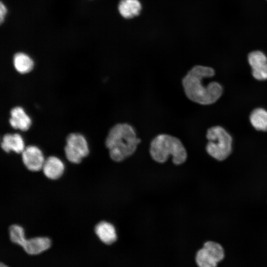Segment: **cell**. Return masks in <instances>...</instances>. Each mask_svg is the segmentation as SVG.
Listing matches in <instances>:
<instances>
[{
    "mask_svg": "<svg viewBox=\"0 0 267 267\" xmlns=\"http://www.w3.org/2000/svg\"><path fill=\"white\" fill-rule=\"evenodd\" d=\"M215 74L211 67L195 65L182 79V86L186 97L191 101L201 105H210L216 102L222 93V86L217 82L204 84L205 79Z\"/></svg>",
    "mask_w": 267,
    "mask_h": 267,
    "instance_id": "cell-1",
    "label": "cell"
},
{
    "mask_svg": "<svg viewBox=\"0 0 267 267\" xmlns=\"http://www.w3.org/2000/svg\"><path fill=\"white\" fill-rule=\"evenodd\" d=\"M140 141L134 127L124 123L117 124L111 128L105 143L111 159L119 162L133 155Z\"/></svg>",
    "mask_w": 267,
    "mask_h": 267,
    "instance_id": "cell-2",
    "label": "cell"
},
{
    "mask_svg": "<svg viewBox=\"0 0 267 267\" xmlns=\"http://www.w3.org/2000/svg\"><path fill=\"white\" fill-rule=\"evenodd\" d=\"M149 152L152 158L157 162L163 163L171 156L176 165H180L186 160L185 148L180 139L168 134H159L151 141Z\"/></svg>",
    "mask_w": 267,
    "mask_h": 267,
    "instance_id": "cell-3",
    "label": "cell"
},
{
    "mask_svg": "<svg viewBox=\"0 0 267 267\" xmlns=\"http://www.w3.org/2000/svg\"><path fill=\"white\" fill-rule=\"evenodd\" d=\"M206 146L207 153L219 161L227 159L232 151V137L222 127L216 126L208 129Z\"/></svg>",
    "mask_w": 267,
    "mask_h": 267,
    "instance_id": "cell-4",
    "label": "cell"
},
{
    "mask_svg": "<svg viewBox=\"0 0 267 267\" xmlns=\"http://www.w3.org/2000/svg\"><path fill=\"white\" fill-rule=\"evenodd\" d=\"M224 257L222 246L216 242L209 241L196 253L195 261L199 267H217Z\"/></svg>",
    "mask_w": 267,
    "mask_h": 267,
    "instance_id": "cell-5",
    "label": "cell"
},
{
    "mask_svg": "<svg viewBox=\"0 0 267 267\" xmlns=\"http://www.w3.org/2000/svg\"><path fill=\"white\" fill-rule=\"evenodd\" d=\"M66 158L70 162L78 164L89 153L88 142L85 137L78 133H71L66 138L64 147Z\"/></svg>",
    "mask_w": 267,
    "mask_h": 267,
    "instance_id": "cell-6",
    "label": "cell"
},
{
    "mask_svg": "<svg viewBox=\"0 0 267 267\" xmlns=\"http://www.w3.org/2000/svg\"><path fill=\"white\" fill-rule=\"evenodd\" d=\"M14 244L22 247L28 254L36 255L48 249L51 245V241L47 237H36L27 239L23 233L16 238Z\"/></svg>",
    "mask_w": 267,
    "mask_h": 267,
    "instance_id": "cell-7",
    "label": "cell"
},
{
    "mask_svg": "<svg viewBox=\"0 0 267 267\" xmlns=\"http://www.w3.org/2000/svg\"><path fill=\"white\" fill-rule=\"evenodd\" d=\"M248 63L253 77L259 81L267 80V57L261 51L251 52L248 55Z\"/></svg>",
    "mask_w": 267,
    "mask_h": 267,
    "instance_id": "cell-8",
    "label": "cell"
},
{
    "mask_svg": "<svg viewBox=\"0 0 267 267\" xmlns=\"http://www.w3.org/2000/svg\"><path fill=\"white\" fill-rule=\"evenodd\" d=\"M21 153L23 164L29 170L37 172L42 169L45 159L42 151L37 146H28Z\"/></svg>",
    "mask_w": 267,
    "mask_h": 267,
    "instance_id": "cell-9",
    "label": "cell"
},
{
    "mask_svg": "<svg viewBox=\"0 0 267 267\" xmlns=\"http://www.w3.org/2000/svg\"><path fill=\"white\" fill-rule=\"evenodd\" d=\"M42 170L46 177L51 179H56L62 175L64 165L59 158L49 156L45 159Z\"/></svg>",
    "mask_w": 267,
    "mask_h": 267,
    "instance_id": "cell-10",
    "label": "cell"
},
{
    "mask_svg": "<svg viewBox=\"0 0 267 267\" xmlns=\"http://www.w3.org/2000/svg\"><path fill=\"white\" fill-rule=\"evenodd\" d=\"M10 114L9 122L13 128L25 131L30 127L31 120L22 107L17 106L13 108Z\"/></svg>",
    "mask_w": 267,
    "mask_h": 267,
    "instance_id": "cell-11",
    "label": "cell"
},
{
    "mask_svg": "<svg viewBox=\"0 0 267 267\" xmlns=\"http://www.w3.org/2000/svg\"><path fill=\"white\" fill-rule=\"evenodd\" d=\"M94 231L100 240L105 244L111 245L117 240L115 228L109 222L101 221L98 222L95 226Z\"/></svg>",
    "mask_w": 267,
    "mask_h": 267,
    "instance_id": "cell-12",
    "label": "cell"
},
{
    "mask_svg": "<svg viewBox=\"0 0 267 267\" xmlns=\"http://www.w3.org/2000/svg\"><path fill=\"white\" fill-rule=\"evenodd\" d=\"M1 147L6 152L13 151L17 153H22L25 149L24 140L18 134H7L3 135Z\"/></svg>",
    "mask_w": 267,
    "mask_h": 267,
    "instance_id": "cell-13",
    "label": "cell"
},
{
    "mask_svg": "<svg viewBox=\"0 0 267 267\" xmlns=\"http://www.w3.org/2000/svg\"><path fill=\"white\" fill-rule=\"evenodd\" d=\"M118 9L120 14L125 19H131L138 16L142 9L139 0H121Z\"/></svg>",
    "mask_w": 267,
    "mask_h": 267,
    "instance_id": "cell-14",
    "label": "cell"
},
{
    "mask_svg": "<svg viewBox=\"0 0 267 267\" xmlns=\"http://www.w3.org/2000/svg\"><path fill=\"white\" fill-rule=\"evenodd\" d=\"M13 63L16 70L21 74L30 72L34 67L32 59L28 54L22 52H17L14 55Z\"/></svg>",
    "mask_w": 267,
    "mask_h": 267,
    "instance_id": "cell-15",
    "label": "cell"
},
{
    "mask_svg": "<svg viewBox=\"0 0 267 267\" xmlns=\"http://www.w3.org/2000/svg\"><path fill=\"white\" fill-rule=\"evenodd\" d=\"M252 126L257 131H267V111L262 108L254 109L249 117Z\"/></svg>",
    "mask_w": 267,
    "mask_h": 267,
    "instance_id": "cell-16",
    "label": "cell"
},
{
    "mask_svg": "<svg viewBox=\"0 0 267 267\" xmlns=\"http://www.w3.org/2000/svg\"><path fill=\"white\" fill-rule=\"evenodd\" d=\"M8 9L5 4L2 1L0 3V22L2 24L7 14Z\"/></svg>",
    "mask_w": 267,
    "mask_h": 267,
    "instance_id": "cell-17",
    "label": "cell"
},
{
    "mask_svg": "<svg viewBox=\"0 0 267 267\" xmlns=\"http://www.w3.org/2000/svg\"><path fill=\"white\" fill-rule=\"evenodd\" d=\"M0 267H9L7 266L6 265H5L4 263L1 262L0 264Z\"/></svg>",
    "mask_w": 267,
    "mask_h": 267,
    "instance_id": "cell-18",
    "label": "cell"
}]
</instances>
